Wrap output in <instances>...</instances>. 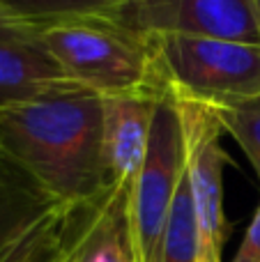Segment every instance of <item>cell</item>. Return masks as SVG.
I'll return each instance as SVG.
<instances>
[{
  "label": "cell",
  "mask_w": 260,
  "mask_h": 262,
  "mask_svg": "<svg viewBox=\"0 0 260 262\" xmlns=\"http://www.w3.org/2000/svg\"><path fill=\"white\" fill-rule=\"evenodd\" d=\"M159 97H101V163L109 186H134L147 157Z\"/></svg>",
  "instance_id": "52a82bcc"
},
{
  "label": "cell",
  "mask_w": 260,
  "mask_h": 262,
  "mask_svg": "<svg viewBox=\"0 0 260 262\" xmlns=\"http://www.w3.org/2000/svg\"><path fill=\"white\" fill-rule=\"evenodd\" d=\"M233 262H260V205L256 214H253L251 223H249L247 235H244Z\"/></svg>",
  "instance_id": "2e32d148"
},
{
  "label": "cell",
  "mask_w": 260,
  "mask_h": 262,
  "mask_svg": "<svg viewBox=\"0 0 260 262\" xmlns=\"http://www.w3.org/2000/svg\"><path fill=\"white\" fill-rule=\"evenodd\" d=\"M134 186H111L83 237L76 262H138L132 235Z\"/></svg>",
  "instance_id": "8fae6325"
},
{
  "label": "cell",
  "mask_w": 260,
  "mask_h": 262,
  "mask_svg": "<svg viewBox=\"0 0 260 262\" xmlns=\"http://www.w3.org/2000/svg\"><path fill=\"white\" fill-rule=\"evenodd\" d=\"M184 145V170L189 177L198 230V262H221L230 223L224 212V166L228 161L219 136L224 127L214 111L175 99Z\"/></svg>",
  "instance_id": "5b68a950"
},
{
  "label": "cell",
  "mask_w": 260,
  "mask_h": 262,
  "mask_svg": "<svg viewBox=\"0 0 260 262\" xmlns=\"http://www.w3.org/2000/svg\"><path fill=\"white\" fill-rule=\"evenodd\" d=\"M62 200L0 145V253Z\"/></svg>",
  "instance_id": "30bf717a"
},
{
  "label": "cell",
  "mask_w": 260,
  "mask_h": 262,
  "mask_svg": "<svg viewBox=\"0 0 260 262\" xmlns=\"http://www.w3.org/2000/svg\"><path fill=\"white\" fill-rule=\"evenodd\" d=\"M0 145L62 203L92 200L109 189L95 92L0 106Z\"/></svg>",
  "instance_id": "6da1fadb"
},
{
  "label": "cell",
  "mask_w": 260,
  "mask_h": 262,
  "mask_svg": "<svg viewBox=\"0 0 260 262\" xmlns=\"http://www.w3.org/2000/svg\"><path fill=\"white\" fill-rule=\"evenodd\" d=\"M184 172L182 129L175 101L168 92L159 97L152 120L147 157L132 189V235L138 262H161L166 226Z\"/></svg>",
  "instance_id": "277c9868"
},
{
  "label": "cell",
  "mask_w": 260,
  "mask_h": 262,
  "mask_svg": "<svg viewBox=\"0 0 260 262\" xmlns=\"http://www.w3.org/2000/svg\"><path fill=\"white\" fill-rule=\"evenodd\" d=\"M41 39L0 37V106L83 92ZM90 92V90H88Z\"/></svg>",
  "instance_id": "ba28073f"
},
{
  "label": "cell",
  "mask_w": 260,
  "mask_h": 262,
  "mask_svg": "<svg viewBox=\"0 0 260 262\" xmlns=\"http://www.w3.org/2000/svg\"><path fill=\"white\" fill-rule=\"evenodd\" d=\"M23 16L41 23H53L74 16H92L113 7L120 0H7Z\"/></svg>",
  "instance_id": "4fadbf2b"
},
{
  "label": "cell",
  "mask_w": 260,
  "mask_h": 262,
  "mask_svg": "<svg viewBox=\"0 0 260 262\" xmlns=\"http://www.w3.org/2000/svg\"><path fill=\"white\" fill-rule=\"evenodd\" d=\"M44 26L32 18L23 16L16 7L0 0V37H28V39H39Z\"/></svg>",
  "instance_id": "9a60e30c"
},
{
  "label": "cell",
  "mask_w": 260,
  "mask_h": 262,
  "mask_svg": "<svg viewBox=\"0 0 260 262\" xmlns=\"http://www.w3.org/2000/svg\"><path fill=\"white\" fill-rule=\"evenodd\" d=\"M161 262H198L196 212H193V198L187 170L182 172V180H180L178 193L173 200V209H170L168 226H166Z\"/></svg>",
  "instance_id": "7c38bea8"
},
{
  "label": "cell",
  "mask_w": 260,
  "mask_h": 262,
  "mask_svg": "<svg viewBox=\"0 0 260 262\" xmlns=\"http://www.w3.org/2000/svg\"><path fill=\"white\" fill-rule=\"evenodd\" d=\"M256 7H258V28H260V0H256Z\"/></svg>",
  "instance_id": "e0dca14e"
},
{
  "label": "cell",
  "mask_w": 260,
  "mask_h": 262,
  "mask_svg": "<svg viewBox=\"0 0 260 262\" xmlns=\"http://www.w3.org/2000/svg\"><path fill=\"white\" fill-rule=\"evenodd\" d=\"M97 16L147 37H212L260 44L256 0H120Z\"/></svg>",
  "instance_id": "8992f818"
},
{
  "label": "cell",
  "mask_w": 260,
  "mask_h": 262,
  "mask_svg": "<svg viewBox=\"0 0 260 262\" xmlns=\"http://www.w3.org/2000/svg\"><path fill=\"white\" fill-rule=\"evenodd\" d=\"M166 92L214 113L260 97V44L212 37H152Z\"/></svg>",
  "instance_id": "3957f363"
},
{
  "label": "cell",
  "mask_w": 260,
  "mask_h": 262,
  "mask_svg": "<svg viewBox=\"0 0 260 262\" xmlns=\"http://www.w3.org/2000/svg\"><path fill=\"white\" fill-rule=\"evenodd\" d=\"M39 39L78 85L99 97L166 92L155 39L104 16L46 23Z\"/></svg>",
  "instance_id": "7a4b0ae2"
},
{
  "label": "cell",
  "mask_w": 260,
  "mask_h": 262,
  "mask_svg": "<svg viewBox=\"0 0 260 262\" xmlns=\"http://www.w3.org/2000/svg\"><path fill=\"white\" fill-rule=\"evenodd\" d=\"M216 115H219L224 131H228L244 149L260 180V97Z\"/></svg>",
  "instance_id": "5bb4252c"
},
{
  "label": "cell",
  "mask_w": 260,
  "mask_h": 262,
  "mask_svg": "<svg viewBox=\"0 0 260 262\" xmlns=\"http://www.w3.org/2000/svg\"><path fill=\"white\" fill-rule=\"evenodd\" d=\"M106 191L92 200L58 203L51 207L0 253V262H76L83 237Z\"/></svg>",
  "instance_id": "9c48e42d"
}]
</instances>
